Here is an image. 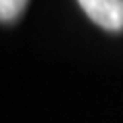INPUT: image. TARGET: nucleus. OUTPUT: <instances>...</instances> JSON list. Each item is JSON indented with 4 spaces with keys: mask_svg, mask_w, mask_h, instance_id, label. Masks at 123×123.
I'll list each match as a JSON object with an SVG mask.
<instances>
[{
    "mask_svg": "<svg viewBox=\"0 0 123 123\" xmlns=\"http://www.w3.org/2000/svg\"><path fill=\"white\" fill-rule=\"evenodd\" d=\"M27 2L23 0H0V21L4 23H12L15 21L21 12L25 10Z\"/></svg>",
    "mask_w": 123,
    "mask_h": 123,
    "instance_id": "obj_2",
    "label": "nucleus"
},
{
    "mask_svg": "<svg viewBox=\"0 0 123 123\" xmlns=\"http://www.w3.org/2000/svg\"><path fill=\"white\" fill-rule=\"evenodd\" d=\"M85 13L106 31L123 29V0H81Z\"/></svg>",
    "mask_w": 123,
    "mask_h": 123,
    "instance_id": "obj_1",
    "label": "nucleus"
}]
</instances>
